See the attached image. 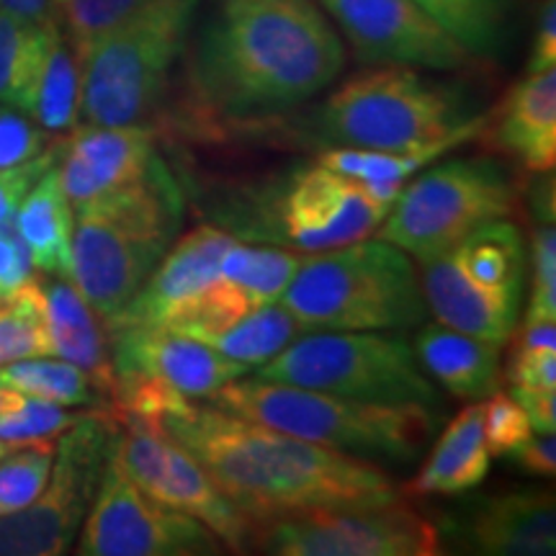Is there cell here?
Segmentation results:
<instances>
[{
	"label": "cell",
	"instance_id": "6da1fadb",
	"mask_svg": "<svg viewBox=\"0 0 556 556\" xmlns=\"http://www.w3.org/2000/svg\"><path fill=\"white\" fill-rule=\"evenodd\" d=\"M343 67L345 47L317 0H208L189 83L206 114L255 122L312 101Z\"/></svg>",
	"mask_w": 556,
	"mask_h": 556
},
{
	"label": "cell",
	"instance_id": "7a4b0ae2",
	"mask_svg": "<svg viewBox=\"0 0 556 556\" xmlns=\"http://www.w3.org/2000/svg\"><path fill=\"white\" fill-rule=\"evenodd\" d=\"M160 426L197 458L253 526L402 497L392 477L374 462L304 441L217 405H191L168 415Z\"/></svg>",
	"mask_w": 556,
	"mask_h": 556
},
{
	"label": "cell",
	"instance_id": "3957f363",
	"mask_svg": "<svg viewBox=\"0 0 556 556\" xmlns=\"http://www.w3.org/2000/svg\"><path fill=\"white\" fill-rule=\"evenodd\" d=\"M73 212L67 281L109 325L168 253L184 201L168 165L157 157L137 184Z\"/></svg>",
	"mask_w": 556,
	"mask_h": 556
},
{
	"label": "cell",
	"instance_id": "277c9868",
	"mask_svg": "<svg viewBox=\"0 0 556 556\" xmlns=\"http://www.w3.org/2000/svg\"><path fill=\"white\" fill-rule=\"evenodd\" d=\"M315 137L336 148L381 152H448L486 127L456 88L409 65H381L353 75L319 103Z\"/></svg>",
	"mask_w": 556,
	"mask_h": 556
},
{
	"label": "cell",
	"instance_id": "5b68a950",
	"mask_svg": "<svg viewBox=\"0 0 556 556\" xmlns=\"http://www.w3.org/2000/svg\"><path fill=\"white\" fill-rule=\"evenodd\" d=\"M227 413L263 422L304 441L366 462L413 464L435 433L438 415L426 405H384L266 379H235L212 397Z\"/></svg>",
	"mask_w": 556,
	"mask_h": 556
},
{
	"label": "cell",
	"instance_id": "8992f818",
	"mask_svg": "<svg viewBox=\"0 0 556 556\" xmlns=\"http://www.w3.org/2000/svg\"><path fill=\"white\" fill-rule=\"evenodd\" d=\"M278 302L312 330H413L430 312L405 250L381 238L304 253Z\"/></svg>",
	"mask_w": 556,
	"mask_h": 556
},
{
	"label": "cell",
	"instance_id": "52a82bcc",
	"mask_svg": "<svg viewBox=\"0 0 556 556\" xmlns=\"http://www.w3.org/2000/svg\"><path fill=\"white\" fill-rule=\"evenodd\" d=\"M201 0H142L80 58V119L93 127H150L186 52Z\"/></svg>",
	"mask_w": 556,
	"mask_h": 556
},
{
	"label": "cell",
	"instance_id": "ba28073f",
	"mask_svg": "<svg viewBox=\"0 0 556 556\" xmlns=\"http://www.w3.org/2000/svg\"><path fill=\"white\" fill-rule=\"evenodd\" d=\"M420 268L428 312L438 323L500 348L516 336L528 253L510 219L486 222Z\"/></svg>",
	"mask_w": 556,
	"mask_h": 556
},
{
	"label": "cell",
	"instance_id": "9c48e42d",
	"mask_svg": "<svg viewBox=\"0 0 556 556\" xmlns=\"http://www.w3.org/2000/svg\"><path fill=\"white\" fill-rule=\"evenodd\" d=\"M255 377L338 397L435 407L441 394L402 330H312L258 366Z\"/></svg>",
	"mask_w": 556,
	"mask_h": 556
},
{
	"label": "cell",
	"instance_id": "30bf717a",
	"mask_svg": "<svg viewBox=\"0 0 556 556\" xmlns=\"http://www.w3.org/2000/svg\"><path fill=\"white\" fill-rule=\"evenodd\" d=\"M392 204L374 199L364 180L340 176L325 165H302L255 197H240L222 217L229 235L276 242L299 253L348 245L377 232Z\"/></svg>",
	"mask_w": 556,
	"mask_h": 556
},
{
	"label": "cell",
	"instance_id": "8fae6325",
	"mask_svg": "<svg viewBox=\"0 0 556 556\" xmlns=\"http://www.w3.org/2000/svg\"><path fill=\"white\" fill-rule=\"evenodd\" d=\"M516 206V186L497 160H448L402 186L377 227V238L422 263L454 248L486 222L510 219Z\"/></svg>",
	"mask_w": 556,
	"mask_h": 556
},
{
	"label": "cell",
	"instance_id": "7c38bea8",
	"mask_svg": "<svg viewBox=\"0 0 556 556\" xmlns=\"http://www.w3.org/2000/svg\"><path fill=\"white\" fill-rule=\"evenodd\" d=\"M114 441L106 409L86 413L62 433L39 497L0 516V556H60L78 539Z\"/></svg>",
	"mask_w": 556,
	"mask_h": 556
},
{
	"label": "cell",
	"instance_id": "4fadbf2b",
	"mask_svg": "<svg viewBox=\"0 0 556 556\" xmlns=\"http://www.w3.org/2000/svg\"><path fill=\"white\" fill-rule=\"evenodd\" d=\"M109 417L114 420L111 456L144 495L199 520L227 552H248L253 520L229 503L189 451L180 448L160 422L119 413H109Z\"/></svg>",
	"mask_w": 556,
	"mask_h": 556
},
{
	"label": "cell",
	"instance_id": "5bb4252c",
	"mask_svg": "<svg viewBox=\"0 0 556 556\" xmlns=\"http://www.w3.org/2000/svg\"><path fill=\"white\" fill-rule=\"evenodd\" d=\"M250 546L276 556L441 554L435 526L415 507L402 503V497L268 520L253 528Z\"/></svg>",
	"mask_w": 556,
	"mask_h": 556
},
{
	"label": "cell",
	"instance_id": "9a60e30c",
	"mask_svg": "<svg viewBox=\"0 0 556 556\" xmlns=\"http://www.w3.org/2000/svg\"><path fill=\"white\" fill-rule=\"evenodd\" d=\"M222 541L186 513L144 495L109 454L75 554L80 556H214Z\"/></svg>",
	"mask_w": 556,
	"mask_h": 556
},
{
	"label": "cell",
	"instance_id": "2e32d148",
	"mask_svg": "<svg viewBox=\"0 0 556 556\" xmlns=\"http://www.w3.org/2000/svg\"><path fill=\"white\" fill-rule=\"evenodd\" d=\"M364 65L458 70L471 54L413 0H319Z\"/></svg>",
	"mask_w": 556,
	"mask_h": 556
},
{
	"label": "cell",
	"instance_id": "e0dca14e",
	"mask_svg": "<svg viewBox=\"0 0 556 556\" xmlns=\"http://www.w3.org/2000/svg\"><path fill=\"white\" fill-rule=\"evenodd\" d=\"M109 343L116 374L157 379L191 400H212L222 387L250 374V366L240 361L165 328L114 330Z\"/></svg>",
	"mask_w": 556,
	"mask_h": 556
},
{
	"label": "cell",
	"instance_id": "ac0fdd59",
	"mask_svg": "<svg viewBox=\"0 0 556 556\" xmlns=\"http://www.w3.org/2000/svg\"><path fill=\"white\" fill-rule=\"evenodd\" d=\"M160 155L152 127H75L58 163L60 186L73 208L137 184Z\"/></svg>",
	"mask_w": 556,
	"mask_h": 556
},
{
	"label": "cell",
	"instance_id": "d6986e66",
	"mask_svg": "<svg viewBox=\"0 0 556 556\" xmlns=\"http://www.w3.org/2000/svg\"><path fill=\"white\" fill-rule=\"evenodd\" d=\"M235 238L217 225H199L173 240L168 253L152 268L129 304L106 325V332L124 328H163L178 307L197 296L219 274V261Z\"/></svg>",
	"mask_w": 556,
	"mask_h": 556
},
{
	"label": "cell",
	"instance_id": "ffe728a7",
	"mask_svg": "<svg viewBox=\"0 0 556 556\" xmlns=\"http://www.w3.org/2000/svg\"><path fill=\"white\" fill-rule=\"evenodd\" d=\"M467 544L486 556H552L556 505L552 490H518L484 500L471 513Z\"/></svg>",
	"mask_w": 556,
	"mask_h": 556
},
{
	"label": "cell",
	"instance_id": "44dd1931",
	"mask_svg": "<svg viewBox=\"0 0 556 556\" xmlns=\"http://www.w3.org/2000/svg\"><path fill=\"white\" fill-rule=\"evenodd\" d=\"M39 287L52 356L80 366L109 405L116 371L106 325L70 281H60V276L39 278Z\"/></svg>",
	"mask_w": 556,
	"mask_h": 556
},
{
	"label": "cell",
	"instance_id": "7402d4cb",
	"mask_svg": "<svg viewBox=\"0 0 556 556\" xmlns=\"http://www.w3.org/2000/svg\"><path fill=\"white\" fill-rule=\"evenodd\" d=\"M495 150L516 157L528 173L548 176L556 165V70L528 73L513 86L490 131Z\"/></svg>",
	"mask_w": 556,
	"mask_h": 556
},
{
	"label": "cell",
	"instance_id": "603a6c76",
	"mask_svg": "<svg viewBox=\"0 0 556 556\" xmlns=\"http://www.w3.org/2000/svg\"><path fill=\"white\" fill-rule=\"evenodd\" d=\"M422 371L458 400H484L503 381V348L441 323H422L413 338Z\"/></svg>",
	"mask_w": 556,
	"mask_h": 556
},
{
	"label": "cell",
	"instance_id": "cb8c5ba5",
	"mask_svg": "<svg viewBox=\"0 0 556 556\" xmlns=\"http://www.w3.org/2000/svg\"><path fill=\"white\" fill-rule=\"evenodd\" d=\"M490 467L492 454L484 441L482 402H475L448 422L417 477L402 492L415 497L462 495L482 484Z\"/></svg>",
	"mask_w": 556,
	"mask_h": 556
},
{
	"label": "cell",
	"instance_id": "d4e9b609",
	"mask_svg": "<svg viewBox=\"0 0 556 556\" xmlns=\"http://www.w3.org/2000/svg\"><path fill=\"white\" fill-rule=\"evenodd\" d=\"M13 225L29 250L34 268H39L41 274L67 278L75 212L60 186L58 165H52L26 193Z\"/></svg>",
	"mask_w": 556,
	"mask_h": 556
},
{
	"label": "cell",
	"instance_id": "484cf974",
	"mask_svg": "<svg viewBox=\"0 0 556 556\" xmlns=\"http://www.w3.org/2000/svg\"><path fill=\"white\" fill-rule=\"evenodd\" d=\"M26 116L50 135H65L80 122V58L62 26L52 31Z\"/></svg>",
	"mask_w": 556,
	"mask_h": 556
},
{
	"label": "cell",
	"instance_id": "4316f807",
	"mask_svg": "<svg viewBox=\"0 0 556 556\" xmlns=\"http://www.w3.org/2000/svg\"><path fill=\"white\" fill-rule=\"evenodd\" d=\"M0 11V106L29 111L52 31Z\"/></svg>",
	"mask_w": 556,
	"mask_h": 556
},
{
	"label": "cell",
	"instance_id": "83f0119b",
	"mask_svg": "<svg viewBox=\"0 0 556 556\" xmlns=\"http://www.w3.org/2000/svg\"><path fill=\"white\" fill-rule=\"evenodd\" d=\"M304 332L309 330L281 302H270L248 312L245 317H240L238 323L214 336L206 345H212L222 356L258 368L278 356L289 343H294L296 338H302Z\"/></svg>",
	"mask_w": 556,
	"mask_h": 556
},
{
	"label": "cell",
	"instance_id": "f1b7e54d",
	"mask_svg": "<svg viewBox=\"0 0 556 556\" xmlns=\"http://www.w3.org/2000/svg\"><path fill=\"white\" fill-rule=\"evenodd\" d=\"M0 384L62 407H106V400L80 366L70 361L21 358L0 366Z\"/></svg>",
	"mask_w": 556,
	"mask_h": 556
},
{
	"label": "cell",
	"instance_id": "f546056e",
	"mask_svg": "<svg viewBox=\"0 0 556 556\" xmlns=\"http://www.w3.org/2000/svg\"><path fill=\"white\" fill-rule=\"evenodd\" d=\"M304 253L281 245H245L232 240L219 261V276L229 278L253 299L255 307L278 302L294 278Z\"/></svg>",
	"mask_w": 556,
	"mask_h": 556
},
{
	"label": "cell",
	"instance_id": "4dcf8cb0",
	"mask_svg": "<svg viewBox=\"0 0 556 556\" xmlns=\"http://www.w3.org/2000/svg\"><path fill=\"white\" fill-rule=\"evenodd\" d=\"M469 54L490 58L503 45V0H413Z\"/></svg>",
	"mask_w": 556,
	"mask_h": 556
},
{
	"label": "cell",
	"instance_id": "1f68e13d",
	"mask_svg": "<svg viewBox=\"0 0 556 556\" xmlns=\"http://www.w3.org/2000/svg\"><path fill=\"white\" fill-rule=\"evenodd\" d=\"M52 356L39 278H29L0 302V366L21 358Z\"/></svg>",
	"mask_w": 556,
	"mask_h": 556
},
{
	"label": "cell",
	"instance_id": "d6a6232c",
	"mask_svg": "<svg viewBox=\"0 0 556 556\" xmlns=\"http://www.w3.org/2000/svg\"><path fill=\"white\" fill-rule=\"evenodd\" d=\"M80 415L67 413L54 402L31 397L18 389L0 384V441L9 446H29L39 441H54L78 422Z\"/></svg>",
	"mask_w": 556,
	"mask_h": 556
},
{
	"label": "cell",
	"instance_id": "836d02e7",
	"mask_svg": "<svg viewBox=\"0 0 556 556\" xmlns=\"http://www.w3.org/2000/svg\"><path fill=\"white\" fill-rule=\"evenodd\" d=\"M58 443L39 441L18 446L0 458V516H9L39 497L50 479Z\"/></svg>",
	"mask_w": 556,
	"mask_h": 556
},
{
	"label": "cell",
	"instance_id": "e575fe53",
	"mask_svg": "<svg viewBox=\"0 0 556 556\" xmlns=\"http://www.w3.org/2000/svg\"><path fill=\"white\" fill-rule=\"evenodd\" d=\"M142 0H65L60 11V26L75 47L78 58L103 34L124 24Z\"/></svg>",
	"mask_w": 556,
	"mask_h": 556
},
{
	"label": "cell",
	"instance_id": "d590c367",
	"mask_svg": "<svg viewBox=\"0 0 556 556\" xmlns=\"http://www.w3.org/2000/svg\"><path fill=\"white\" fill-rule=\"evenodd\" d=\"M531 296L523 323L556 319V232L554 222H544L533 235L531 248Z\"/></svg>",
	"mask_w": 556,
	"mask_h": 556
},
{
	"label": "cell",
	"instance_id": "8d00e7d4",
	"mask_svg": "<svg viewBox=\"0 0 556 556\" xmlns=\"http://www.w3.org/2000/svg\"><path fill=\"white\" fill-rule=\"evenodd\" d=\"M484 400L482 413L486 448L492 456H510L533 433L531 422H528L523 407L513 400V394L492 392Z\"/></svg>",
	"mask_w": 556,
	"mask_h": 556
},
{
	"label": "cell",
	"instance_id": "74e56055",
	"mask_svg": "<svg viewBox=\"0 0 556 556\" xmlns=\"http://www.w3.org/2000/svg\"><path fill=\"white\" fill-rule=\"evenodd\" d=\"M52 142L50 131L41 129L24 111L0 106V168L41 155Z\"/></svg>",
	"mask_w": 556,
	"mask_h": 556
},
{
	"label": "cell",
	"instance_id": "f35d334b",
	"mask_svg": "<svg viewBox=\"0 0 556 556\" xmlns=\"http://www.w3.org/2000/svg\"><path fill=\"white\" fill-rule=\"evenodd\" d=\"M62 150H65V139H54L41 155L26 160V163L11 165V168H0V225L16 217L21 201L26 199V193L34 189V184L52 165L60 163Z\"/></svg>",
	"mask_w": 556,
	"mask_h": 556
},
{
	"label": "cell",
	"instance_id": "ab89813d",
	"mask_svg": "<svg viewBox=\"0 0 556 556\" xmlns=\"http://www.w3.org/2000/svg\"><path fill=\"white\" fill-rule=\"evenodd\" d=\"M31 278V258L24 240L18 238L16 225L3 222L0 225V302L11 296L18 287Z\"/></svg>",
	"mask_w": 556,
	"mask_h": 556
},
{
	"label": "cell",
	"instance_id": "60d3db41",
	"mask_svg": "<svg viewBox=\"0 0 556 556\" xmlns=\"http://www.w3.org/2000/svg\"><path fill=\"white\" fill-rule=\"evenodd\" d=\"M510 394L523 407L533 433H556V387H513Z\"/></svg>",
	"mask_w": 556,
	"mask_h": 556
},
{
	"label": "cell",
	"instance_id": "b9f144b4",
	"mask_svg": "<svg viewBox=\"0 0 556 556\" xmlns=\"http://www.w3.org/2000/svg\"><path fill=\"white\" fill-rule=\"evenodd\" d=\"M507 381L513 387H556V353H513Z\"/></svg>",
	"mask_w": 556,
	"mask_h": 556
},
{
	"label": "cell",
	"instance_id": "7bdbcfd3",
	"mask_svg": "<svg viewBox=\"0 0 556 556\" xmlns=\"http://www.w3.org/2000/svg\"><path fill=\"white\" fill-rule=\"evenodd\" d=\"M510 458L520 469L528 471V475L552 479L556 475L554 433H531L516 451H513Z\"/></svg>",
	"mask_w": 556,
	"mask_h": 556
},
{
	"label": "cell",
	"instance_id": "ee69618b",
	"mask_svg": "<svg viewBox=\"0 0 556 556\" xmlns=\"http://www.w3.org/2000/svg\"><path fill=\"white\" fill-rule=\"evenodd\" d=\"M556 62V3L546 0L541 5L536 37H533V52L528 60V73H541V70L554 67Z\"/></svg>",
	"mask_w": 556,
	"mask_h": 556
},
{
	"label": "cell",
	"instance_id": "f6af8a7d",
	"mask_svg": "<svg viewBox=\"0 0 556 556\" xmlns=\"http://www.w3.org/2000/svg\"><path fill=\"white\" fill-rule=\"evenodd\" d=\"M0 11L26 21V24L41 26V29L60 26L58 0H0Z\"/></svg>",
	"mask_w": 556,
	"mask_h": 556
},
{
	"label": "cell",
	"instance_id": "bcb514c9",
	"mask_svg": "<svg viewBox=\"0 0 556 556\" xmlns=\"http://www.w3.org/2000/svg\"><path fill=\"white\" fill-rule=\"evenodd\" d=\"M513 353H556V319L520 325Z\"/></svg>",
	"mask_w": 556,
	"mask_h": 556
},
{
	"label": "cell",
	"instance_id": "7dc6e473",
	"mask_svg": "<svg viewBox=\"0 0 556 556\" xmlns=\"http://www.w3.org/2000/svg\"><path fill=\"white\" fill-rule=\"evenodd\" d=\"M9 451H13V446H9V443L0 441V458H3L5 454H9Z\"/></svg>",
	"mask_w": 556,
	"mask_h": 556
},
{
	"label": "cell",
	"instance_id": "c3c4849f",
	"mask_svg": "<svg viewBox=\"0 0 556 556\" xmlns=\"http://www.w3.org/2000/svg\"><path fill=\"white\" fill-rule=\"evenodd\" d=\"M58 3H60V11H62V5H65V0H58Z\"/></svg>",
	"mask_w": 556,
	"mask_h": 556
}]
</instances>
